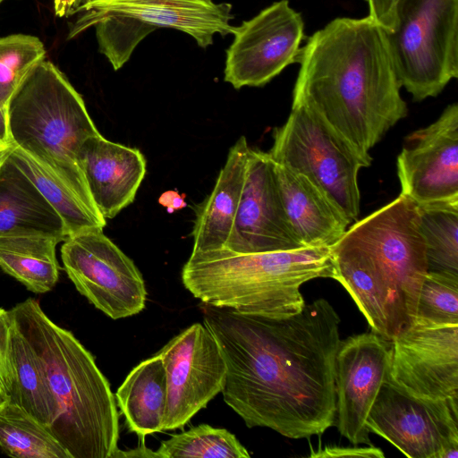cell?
I'll return each mask as SVG.
<instances>
[{"mask_svg": "<svg viewBox=\"0 0 458 458\" xmlns=\"http://www.w3.org/2000/svg\"><path fill=\"white\" fill-rule=\"evenodd\" d=\"M90 0H54V10L57 17H68L78 13L79 9Z\"/></svg>", "mask_w": 458, "mask_h": 458, "instance_id": "obj_36", "label": "cell"}, {"mask_svg": "<svg viewBox=\"0 0 458 458\" xmlns=\"http://www.w3.org/2000/svg\"><path fill=\"white\" fill-rule=\"evenodd\" d=\"M166 381L163 430L184 427L219 393L226 377L221 348L203 323H194L158 352Z\"/></svg>", "mask_w": 458, "mask_h": 458, "instance_id": "obj_11", "label": "cell"}, {"mask_svg": "<svg viewBox=\"0 0 458 458\" xmlns=\"http://www.w3.org/2000/svg\"><path fill=\"white\" fill-rule=\"evenodd\" d=\"M45 56L44 44L37 37L13 34L0 38V105L4 111L13 93Z\"/></svg>", "mask_w": 458, "mask_h": 458, "instance_id": "obj_29", "label": "cell"}, {"mask_svg": "<svg viewBox=\"0 0 458 458\" xmlns=\"http://www.w3.org/2000/svg\"><path fill=\"white\" fill-rule=\"evenodd\" d=\"M389 344L386 381L419 398H458V325L412 322Z\"/></svg>", "mask_w": 458, "mask_h": 458, "instance_id": "obj_13", "label": "cell"}, {"mask_svg": "<svg viewBox=\"0 0 458 458\" xmlns=\"http://www.w3.org/2000/svg\"><path fill=\"white\" fill-rule=\"evenodd\" d=\"M77 160L91 199L106 219L134 200L146 174L147 162L138 148L110 141L100 133L82 143Z\"/></svg>", "mask_w": 458, "mask_h": 458, "instance_id": "obj_18", "label": "cell"}, {"mask_svg": "<svg viewBox=\"0 0 458 458\" xmlns=\"http://www.w3.org/2000/svg\"><path fill=\"white\" fill-rule=\"evenodd\" d=\"M401 194L417 206L458 202V104L405 138L397 157Z\"/></svg>", "mask_w": 458, "mask_h": 458, "instance_id": "obj_14", "label": "cell"}, {"mask_svg": "<svg viewBox=\"0 0 458 458\" xmlns=\"http://www.w3.org/2000/svg\"><path fill=\"white\" fill-rule=\"evenodd\" d=\"M0 452L16 458H72L46 426L10 400L0 407Z\"/></svg>", "mask_w": 458, "mask_h": 458, "instance_id": "obj_26", "label": "cell"}, {"mask_svg": "<svg viewBox=\"0 0 458 458\" xmlns=\"http://www.w3.org/2000/svg\"><path fill=\"white\" fill-rule=\"evenodd\" d=\"M457 402L419 398L386 380L366 426L410 458H457Z\"/></svg>", "mask_w": 458, "mask_h": 458, "instance_id": "obj_10", "label": "cell"}, {"mask_svg": "<svg viewBox=\"0 0 458 458\" xmlns=\"http://www.w3.org/2000/svg\"><path fill=\"white\" fill-rule=\"evenodd\" d=\"M412 322L458 325V275L428 272Z\"/></svg>", "mask_w": 458, "mask_h": 458, "instance_id": "obj_31", "label": "cell"}, {"mask_svg": "<svg viewBox=\"0 0 458 458\" xmlns=\"http://www.w3.org/2000/svg\"><path fill=\"white\" fill-rule=\"evenodd\" d=\"M275 173L286 216L301 245L336 242L350 225L336 204L307 176L277 163Z\"/></svg>", "mask_w": 458, "mask_h": 458, "instance_id": "obj_19", "label": "cell"}, {"mask_svg": "<svg viewBox=\"0 0 458 458\" xmlns=\"http://www.w3.org/2000/svg\"><path fill=\"white\" fill-rule=\"evenodd\" d=\"M394 16L385 34L401 87L437 97L458 76V0H398Z\"/></svg>", "mask_w": 458, "mask_h": 458, "instance_id": "obj_7", "label": "cell"}, {"mask_svg": "<svg viewBox=\"0 0 458 458\" xmlns=\"http://www.w3.org/2000/svg\"><path fill=\"white\" fill-rule=\"evenodd\" d=\"M293 102L314 109L365 159L408 114L385 30L369 16L334 19L301 48Z\"/></svg>", "mask_w": 458, "mask_h": 458, "instance_id": "obj_2", "label": "cell"}, {"mask_svg": "<svg viewBox=\"0 0 458 458\" xmlns=\"http://www.w3.org/2000/svg\"><path fill=\"white\" fill-rule=\"evenodd\" d=\"M10 144L0 145V165L10 150Z\"/></svg>", "mask_w": 458, "mask_h": 458, "instance_id": "obj_39", "label": "cell"}, {"mask_svg": "<svg viewBox=\"0 0 458 458\" xmlns=\"http://www.w3.org/2000/svg\"><path fill=\"white\" fill-rule=\"evenodd\" d=\"M201 310L226 364L224 401L247 427L299 439L335 425L340 318L327 300L281 318Z\"/></svg>", "mask_w": 458, "mask_h": 458, "instance_id": "obj_1", "label": "cell"}, {"mask_svg": "<svg viewBox=\"0 0 458 458\" xmlns=\"http://www.w3.org/2000/svg\"><path fill=\"white\" fill-rule=\"evenodd\" d=\"M118 457H158L156 452H152L145 446L144 442H140V445L134 449L128 452H118L116 458Z\"/></svg>", "mask_w": 458, "mask_h": 458, "instance_id": "obj_37", "label": "cell"}, {"mask_svg": "<svg viewBox=\"0 0 458 458\" xmlns=\"http://www.w3.org/2000/svg\"><path fill=\"white\" fill-rule=\"evenodd\" d=\"M115 397L128 428L137 434L140 442L148 434L163 431L166 381L160 357L157 354L132 369Z\"/></svg>", "mask_w": 458, "mask_h": 458, "instance_id": "obj_22", "label": "cell"}, {"mask_svg": "<svg viewBox=\"0 0 458 458\" xmlns=\"http://www.w3.org/2000/svg\"><path fill=\"white\" fill-rule=\"evenodd\" d=\"M331 276L329 247L251 253L220 249L191 254L182 270L184 287L203 304L276 318L303 309L304 283Z\"/></svg>", "mask_w": 458, "mask_h": 458, "instance_id": "obj_5", "label": "cell"}, {"mask_svg": "<svg viewBox=\"0 0 458 458\" xmlns=\"http://www.w3.org/2000/svg\"><path fill=\"white\" fill-rule=\"evenodd\" d=\"M5 116L10 145L91 198L77 157L82 143L100 132L82 97L53 63L43 60L31 70L8 100Z\"/></svg>", "mask_w": 458, "mask_h": 458, "instance_id": "obj_6", "label": "cell"}, {"mask_svg": "<svg viewBox=\"0 0 458 458\" xmlns=\"http://www.w3.org/2000/svg\"><path fill=\"white\" fill-rule=\"evenodd\" d=\"M0 145H5V144H1V143H0Z\"/></svg>", "mask_w": 458, "mask_h": 458, "instance_id": "obj_42", "label": "cell"}, {"mask_svg": "<svg viewBox=\"0 0 458 458\" xmlns=\"http://www.w3.org/2000/svg\"><path fill=\"white\" fill-rule=\"evenodd\" d=\"M398 0H366L369 17L385 31H390L394 24L395 6Z\"/></svg>", "mask_w": 458, "mask_h": 458, "instance_id": "obj_34", "label": "cell"}, {"mask_svg": "<svg viewBox=\"0 0 458 458\" xmlns=\"http://www.w3.org/2000/svg\"><path fill=\"white\" fill-rule=\"evenodd\" d=\"M388 343L373 332L340 341L335 360V425L353 445H371L366 421L387 378Z\"/></svg>", "mask_w": 458, "mask_h": 458, "instance_id": "obj_16", "label": "cell"}, {"mask_svg": "<svg viewBox=\"0 0 458 458\" xmlns=\"http://www.w3.org/2000/svg\"><path fill=\"white\" fill-rule=\"evenodd\" d=\"M267 152L275 163L298 172L321 188L350 225L360 214L358 174L370 165L314 109L293 102L286 122L274 129Z\"/></svg>", "mask_w": 458, "mask_h": 458, "instance_id": "obj_8", "label": "cell"}, {"mask_svg": "<svg viewBox=\"0 0 458 458\" xmlns=\"http://www.w3.org/2000/svg\"><path fill=\"white\" fill-rule=\"evenodd\" d=\"M4 0H0V4L3 2Z\"/></svg>", "mask_w": 458, "mask_h": 458, "instance_id": "obj_41", "label": "cell"}, {"mask_svg": "<svg viewBox=\"0 0 458 458\" xmlns=\"http://www.w3.org/2000/svg\"><path fill=\"white\" fill-rule=\"evenodd\" d=\"M185 197V194H181L176 190H168L159 196L158 203L165 208L169 214H172L187 206Z\"/></svg>", "mask_w": 458, "mask_h": 458, "instance_id": "obj_35", "label": "cell"}, {"mask_svg": "<svg viewBox=\"0 0 458 458\" xmlns=\"http://www.w3.org/2000/svg\"><path fill=\"white\" fill-rule=\"evenodd\" d=\"M233 6L213 0H90L79 9L68 38H73L105 15L129 16L157 28L174 29L193 38L202 48L213 44L214 36L233 34Z\"/></svg>", "mask_w": 458, "mask_h": 458, "instance_id": "obj_17", "label": "cell"}, {"mask_svg": "<svg viewBox=\"0 0 458 458\" xmlns=\"http://www.w3.org/2000/svg\"><path fill=\"white\" fill-rule=\"evenodd\" d=\"M8 400L9 398L0 390V407L4 405Z\"/></svg>", "mask_w": 458, "mask_h": 458, "instance_id": "obj_40", "label": "cell"}, {"mask_svg": "<svg viewBox=\"0 0 458 458\" xmlns=\"http://www.w3.org/2000/svg\"><path fill=\"white\" fill-rule=\"evenodd\" d=\"M11 357L15 382L9 400L22 407L48 428L58 415V407L41 360L13 320Z\"/></svg>", "mask_w": 458, "mask_h": 458, "instance_id": "obj_25", "label": "cell"}, {"mask_svg": "<svg viewBox=\"0 0 458 458\" xmlns=\"http://www.w3.org/2000/svg\"><path fill=\"white\" fill-rule=\"evenodd\" d=\"M417 209L428 272L458 275V202Z\"/></svg>", "mask_w": 458, "mask_h": 458, "instance_id": "obj_27", "label": "cell"}, {"mask_svg": "<svg viewBox=\"0 0 458 458\" xmlns=\"http://www.w3.org/2000/svg\"><path fill=\"white\" fill-rule=\"evenodd\" d=\"M9 157L58 213L69 236L88 230H104L106 219L91 198L21 149L11 145Z\"/></svg>", "mask_w": 458, "mask_h": 458, "instance_id": "obj_23", "label": "cell"}, {"mask_svg": "<svg viewBox=\"0 0 458 458\" xmlns=\"http://www.w3.org/2000/svg\"><path fill=\"white\" fill-rule=\"evenodd\" d=\"M329 249L331 278L345 288L373 333L390 342L412 323L428 274L413 201L400 193L352 223Z\"/></svg>", "mask_w": 458, "mask_h": 458, "instance_id": "obj_3", "label": "cell"}, {"mask_svg": "<svg viewBox=\"0 0 458 458\" xmlns=\"http://www.w3.org/2000/svg\"><path fill=\"white\" fill-rule=\"evenodd\" d=\"M13 319L10 310L0 308V390L9 399L13 394L15 373L11 357Z\"/></svg>", "mask_w": 458, "mask_h": 458, "instance_id": "obj_32", "label": "cell"}, {"mask_svg": "<svg viewBox=\"0 0 458 458\" xmlns=\"http://www.w3.org/2000/svg\"><path fill=\"white\" fill-rule=\"evenodd\" d=\"M250 149L246 138L240 137L231 147L211 193L196 209L191 255L225 247L241 199Z\"/></svg>", "mask_w": 458, "mask_h": 458, "instance_id": "obj_20", "label": "cell"}, {"mask_svg": "<svg viewBox=\"0 0 458 458\" xmlns=\"http://www.w3.org/2000/svg\"><path fill=\"white\" fill-rule=\"evenodd\" d=\"M301 16L280 0L235 27L226 50L224 80L235 89L261 87L298 63L303 38Z\"/></svg>", "mask_w": 458, "mask_h": 458, "instance_id": "obj_12", "label": "cell"}, {"mask_svg": "<svg viewBox=\"0 0 458 458\" xmlns=\"http://www.w3.org/2000/svg\"><path fill=\"white\" fill-rule=\"evenodd\" d=\"M159 458H249L247 449L225 428L200 424L161 442Z\"/></svg>", "mask_w": 458, "mask_h": 458, "instance_id": "obj_28", "label": "cell"}, {"mask_svg": "<svg viewBox=\"0 0 458 458\" xmlns=\"http://www.w3.org/2000/svg\"><path fill=\"white\" fill-rule=\"evenodd\" d=\"M61 259L77 291L112 319L134 316L145 308L141 273L103 230L70 235L61 247Z\"/></svg>", "mask_w": 458, "mask_h": 458, "instance_id": "obj_9", "label": "cell"}, {"mask_svg": "<svg viewBox=\"0 0 458 458\" xmlns=\"http://www.w3.org/2000/svg\"><path fill=\"white\" fill-rule=\"evenodd\" d=\"M41 360L58 407L48 429L72 458H116L119 416L109 382L92 354L53 322L33 298L10 310Z\"/></svg>", "mask_w": 458, "mask_h": 458, "instance_id": "obj_4", "label": "cell"}, {"mask_svg": "<svg viewBox=\"0 0 458 458\" xmlns=\"http://www.w3.org/2000/svg\"><path fill=\"white\" fill-rule=\"evenodd\" d=\"M30 234L69 237L61 216L8 152L0 165V236Z\"/></svg>", "mask_w": 458, "mask_h": 458, "instance_id": "obj_21", "label": "cell"}, {"mask_svg": "<svg viewBox=\"0 0 458 458\" xmlns=\"http://www.w3.org/2000/svg\"><path fill=\"white\" fill-rule=\"evenodd\" d=\"M0 143L1 144H9L8 143L5 111L1 106V105H0Z\"/></svg>", "mask_w": 458, "mask_h": 458, "instance_id": "obj_38", "label": "cell"}, {"mask_svg": "<svg viewBox=\"0 0 458 458\" xmlns=\"http://www.w3.org/2000/svg\"><path fill=\"white\" fill-rule=\"evenodd\" d=\"M310 457H365V458H384L385 454L378 447L371 445L368 446H336L327 445L316 451L312 450Z\"/></svg>", "mask_w": 458, "mask_h": 458, "instance_id": "obj_33", "label": "cell"}, {"mask_svg": "<svg viewBox=\"0 0 458 458\" xmlns=\"http://www.w3.org/2000/svg\"><path fill=\"white\" fill-rule=\"evenodd\" d=\"M59 242L46 235L0 236V267L28 290L47 293L59 278L55 252Z\"/></svg>", "mask_w": 458, "mask_h": 458, "instance_id": "obj_24", "label": "cell"}, {"mask_svg": "<svg viewBox=\"0 0 458 458\" xmlns=\"http://www.w3.org/2000/svg\"><path fill=\"white\" fill-rule=\"evenodd\" d=\"M93 27L99 52L115 71L128 62L142 39L157 30L148 23L119 14L105 15Z\"/></svg>", "mask_w": 458, "mask_h": 458, "instance_id": "obj_30", "label": "cell"}, {"mask_svg": "<svg viewBox=\"0 0 458 458\" xmlns=\"http://www.w3.org/2000/svg\"><path fill=\"white\" fill-rule=\"evenodd\" d=\"M304 248L286 216L267 152L250 148L245 182L230 236L224 248L235 253Z\"/></svg>", "mask_w": 458, "mask_h": 458, "instance_id": "obj_15", "label": "cell"}]
</instances>
